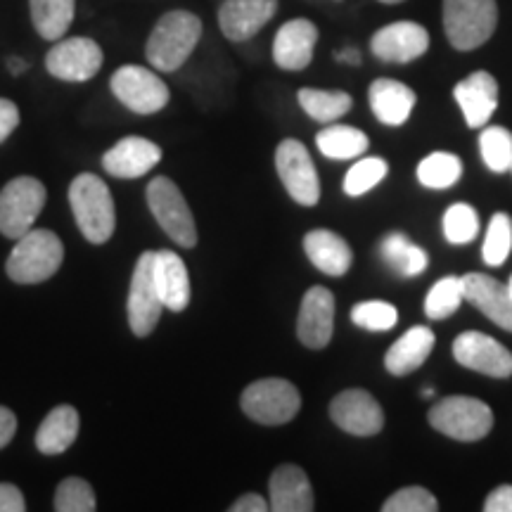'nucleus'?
I'll use <instances>...</instances> for the list:
<instances>
[{"label":"nucleus","mask_w":512,"mask_h":512,"mask_svg":"<svg viewBox=\"0 0 512 512\" xmlns=\"http://www.w3.org/2000/svg\"><path fill=\"white\" fill-rule=\"evenodd\" d=\"M202 38V19L188 10H171L159 19L145 43V57L157 72H178Z\"/></svg>","instance_id":"obj_1"},{"label":"nucleus","mask_w":512,"mask_h":512,"mask_svg":"<svg viewBox=\"0 0 512 512\" xmlns=\"http://www.w3.org/2000/svg\"><path fill=\"white\" fill-rule=\"evenodd\" d=\"M76 226L91 245H105L117 230V209L107 183L95 174H79L69 185Z\"/></svg>","instance_id":"obj_2"},{"label":"nucleus","mask_w":512,"mask_h":512,"mask_svg":"<svg viewBox=\"0 0 512 512\" xmlns=\"http://www.w3.org/2000/svg\"><path fill=\"white\" fill-rule=\"evenodd\" d=\"M64 261V245L53 230L31 228L17 240L8 256V278L19 285L46 283L60 271Z\"/></svg>","instance_id":"obj_3"},{"label":"nucleus","mask_w":512,"mask_h":512,"mask_svg":"<svg viewBox=\"0 0 512 512\" xmlns=\"http://www.w3.org/2000/svg\"><path fill=\"white\" fill-rule=\"evenodd\" d=\"M430 425L439 434L456 441H482L494 430V411L475 396H444L430 408Z\"/></svg>","instance_id":"obj_4"},{"label":"nucleus","mask_w":512,"mask_h":512,"mask_svg":"<svg viewBox=\"0 0 512 512\" xmlns=\"http://www.w3.org/2000/svg\"><path fill=\"white\" fill-rule=\"evenodd\" d=\"M496 0H444V31L456 50H477L494 36Z\"/></svg>","instance_id":"obj_5"},{"label":"nucleus","mask_w":512,"mask_h":512,"mask_svg":"<svg viewBox=\"0 0 512 512\" xmlns=\"http://www.w3.org/2000/svg\"><path fill=\"white\" fill-rule=\"evenodd\" d=\"M240 408L249 420L259 425L275 427L297 418L302 408V394L290 380L283 377H266L245 387L240 396Z\"/></svg>","instance_id":"obj_6"},{"label":"nucleus","mask_w":512,"mask_h":512,"mask_svg":"<svg viewBox=\"0 0 512 512\" xmlns=\"http://www.w3.org/2000/svg\"><path fill=\"white\" fill-rule=\"evenodd\" d=\"M147 207H150L152 216H155L159 228L169 235L176 245L185 249H192L197 245V226L192 219V211L188 207V200L183 197L181 188L166 176L152 178L145 190Z\"/></svg>","instance_id":"obj_7"},{"label":"nucleus","mask_w":512,"mask_h":512,"mask_svg":"<svg viewBox=\"0 0 512 512\" xmlns=\"http://www.w3.org/2000/svg\"><path fill=\"white\" fill-rule=\"evenodd\" d=\"M48 192L34 176H17L0 190V233L5 238L19 240L24 233L34 228L43 207H46Z\"/></svg>","instance_id":"obj_8"},{"label":"nucleus","mask_w":512,"mask_h":512,"mask_svg":"<svg viewBox=\"0 0 512 512\" xmlns=\"http://www.w3.org/2000/svg\"><path fill=\"white\" fill-rule=\"evenodd\" d=\"M110 88L121 105L136 114H157L162 112L171 100L169 86L152 72V69L140 67V64H124L112 74Z\"/></svg>","instance_id":"obj_9"},{"label":"nucleus","mask_w":512,"mask_h":512,"mask_svg":"<svg viewBox=\"0 0 512 512\" xmlns=\"http://www.w3.org/2000/svg\"><path fill=\"white\" fill-rule=\"evenodd\" d=\"M275 169L290 197L302 207H316L320 200V181L316 164L304 143L287 138L275 150Z\"/></svg>","instance_id":"obj_10"},{"label":"nucleus","mask_w":512,"mask_h":512,"mask_svg":"<svg viewBox=\"0 0 512 512\" xmlns=\"http://www.w3.org/2000/svg\"><path fill=\"white\" fill-rule=\"evenodd\" d=\"M105 55L93 38L74 36L60 38L46 55V69L55 79L67 83H83L98 76Z\"/></svg>","instance_id":"obj_11"},{"label":"nucleus","mask_w":512,"mask_h":512,"mask_svg":"<svg viewBox=\"0 0 512 512\" xmlns=\"http://www.w3.org/2000/svg\"><path fill=\"white\" fill-rule=\"evenodd\" d=\"M453 358L460 366L475 373L508 380L512 377V351L491 335L479 330H465L453 339Z\"/></svg>","instance_id":"obj_12"},{"label":"nucleus","mask_w":512,"mask_h":512,"mask_svg":"<svg viewBox=\"0 0 512 512\" xmlns=\"http://www.w3.org/2000/svg\"><path fill=\"white\" fill-rule=\"evenodd\" d=\"M152 261H155V252H143L138 256L131 290H128V325L136 337H150L164 311L155 275H152Z\"/></svg>","instance_id":"obj_13"},{"label":"nucleus","mask_w":512,"mask_h":512,"mask_svg":"<svg viewBox=\"0 0 512 512\" xmlns=\"http://www.w3.org/2000/svg\"><path fill=\"white\" fill-rule=\"evenodd\" d=\"M330 420L354 437H375L384 427V411L366 389H344L330 401Z\"/></svg>","instance_id":"obj_14"},{"label":"nucleus","mask_w":512,"mask_h":512,"mask_svg":"<svg viewBox=\"0 0 512 512\" xmlns=\"http://www.w3.org/2000/svg\"><path fill=\"white\" fill-rule=\"evenodd\" d=\"M430 48V34L418 22H392L377 29L370 38V50L380 62L408 64Z\"/></svg>","instance_id":"obj_15"},{"label":"nucleus","mask_w":512,"mask_h":512,"mask_svg":"<svg viewBox=\"0 0 512 512\" xmlns=\"http://www.w3.org/2000/svg\"><path fill=\"white\" fill-rule=\"evenodd\" d=\"M335 332V294L316 285L304 294L297 318V337L306 349H325Z\"/></svg>","instance_id":"obj_16"},{"label":"nucleus","mask_w":512,"mask_h":512,"mask_svg":"<svg viewBox=\"0 0 512 512\" xmlns=\"http://www.w3.org/2000/svg\"><path fill=\"white\" fill-rule=\"evenodd\" d=\"M159 162H162V147L140 136L121 138L102 155V169L121 181L147 176Z\"/></svg>","instance_id":"obj_17"},{"label":"nucleus","mask_w":512,"mask_h":512,"mask_svg":"<svg viewBox=\"0 0 512 512\" xmlns=\"http://www.w3.org/2000/svg\"><path fill=\"white\" fill-rule=\"evenodd\" d=\"M318 27L311 19H290L278 29L273 41V62L285 72H304L313 60Z\"/></svg>","instance_id":"obj_18"},{"label":"nucleus","mask_w":512,"mask_h":512,"mask_svg":"<svg viewBox=\"0 0 512 512\" xmlns=\"http://www.w3.org/2000/svg\"><path fill=\"white\" fill-rule=\"evenodd\" d=\"M278 12V0H226L219 10L221 34L233 43L254 38Z\"/></svg>","instance_id":"obj_19"},{"label":"nucleus","mask_w":512,"mask_h":512,"mask_svg":"<svg viewBox=\"0 0 512 512\" xmlns=\"http://www.w3.org/2000/svg\"><path fill=\"white\" fill-rule=\"evenodd\" d=\"M460 278H463V297L467 302L498 328L512 332V294L508 285L486 273H465Z\"/></svg>","instance_id":"obj_20"},{"label":"nucleus","mask_w":512,"mask_h":512,"mask_svg":"<svg viewBox=\"0 0 512 512\" xmlns=\"http://www.w3.org/2000/svg\"><path fill=\"white\" fill-rule=\"evenodd\" d=\"M465 124L470 128H482L489 124L498 110V81L489 72H472L453 88Z\"/></svg>","instance_id":"obj_21"},{"label":"nucleus","mask_w":512,"mask_h":512,"mask_svg":"<svg viewBox=\"0 0 512 512\" xmlns=\"http://www.w3.org/2000/svg\"><path fill=\"white\" fill-rule=\"evenodd\" d=\"M268 505L275 512H311L316 508L309 475L302 467L292 463L275 467L268 479Z\"/></svg>","instance_id":"obj_22"},{"label":"nucleus","mask_w":512,"mask_h":512,"mask_svg":"<svg viewBox=\"0 0 512 512\" xmlns=\"http://www.w3.org/2000/svg\"><path fill=\"white\" fill-rule=\"evenodd\" d=\"M152 275L164 309L181 313L190 304V273L183 259L169 249H159L152 261Z\"/></svg>","instance_id":"obj_23"},{"label":"nucleus","mask_w":512,"mask_h":512,"mask_svg":"<svg viewBox=\"0 0 512 512\" xmlns=\"http://www.w3.org/2000/svg\"><path fill=\"white\" fill-rule=\"evenodd\" d=\"M370 110L384 126H403L415 110L418 95L411 86L396 79H377L368 91Z\"/></svg>","instance_id":"obj_24"},{"label":"nucleus","mask_w":512,"mask_h":512,"mask_svg":"<svg viewBox=\"0 0 512 512\" xmlns=\"http://www.w3.org/2000/svg\"><path fill=\"white\" fill-rule=\"evenodd\" d=\"M304 252L309 256L311 264L320 273L330 275V278H342V275L349 273L351 264H354V252H351L349 242L342 235L325 228L306 233Z\"/></svg>","instance_id":"obj_25"},{"label":"nucleus","mask_w":512,"mask_h":512,"mask_svg":"<svg viewBox=\"0 0 512 512\" xmlns=\"http://www.w3.org/2000/svg\"><path fill=\"white\" fill-rule=\"evenodd\" d=\"M434 344H437L434 332L427 325H415V328L403 332L389 347L387 354H384V368H387L389 375L396 377L411 375L413 370H418L430 358Z\"/></svg>","instance_id":"obj_26"},{"label":"nucleus","mask_w":512,"mask_h":512,"mask_svg":"<svg viewBox=\"0 0 512 512\" xmlns=\"http://www.w3.org/2000/svg\"><path fill=\"white\" fill-rule=\"evenodd\" d=\"M79 413L74 406H55L36 432V448L43 456H60L79 437Z\"/></svg>","instance_id":"obj_27"},{"label":"nucleus","mask_w":512,"mask_h":512,"mask_svg":"<svg viewBox=\"0 0 512 512\" xmlns=\"http://www.w3.org/2000/svg\"><path fill=\"white\" fill-rule=\"evenodd\" d=\"M316 145L323 157L344 162V159H361V155H366L370 140L361 128L332 124L325 126L323 131H318Z\"/></svg>","instance_id":"obj_28"},{"label":"nucleus","mask_w":512,"mask_h":512,"mask_svg":"<svg viewBox=\"0 0 512 512\" xmlns=\"http://www.w3.org/2000/svg\"><path fill=\"white\" fill-rule=\"evenodd\" d=\"M29 10L38 36L55 43L72 27L76 0H29Z\"/></svg>","instance_id":"obj_29"},{"label":"nucleus","mask_w":512,"mask_h":512,"mask_svg":"<svg viewBox=\"0 0 512 512\" xmlns=\"http://www.w3.org/2000/svg\"><path fill=\"white\" fill-rule=\"evenodd\" d=\"M382 259L384 264L392 268L394 273L406 275V278H413V275H420L430 266V256L418 245H413L411 240L403 233H392L382 240Z\"/></svg>","instance_id":"obj_30"},{"label":"nucleus","mask_w":512,"mask_h":512,"mask_svg":"<svg viewBox=\"0 0 512 512\" xmlns=\"http://www.w3.org/2000/svg\"><path fill=\"white\" fill-rule=\"evenodd\" d=\"M299 105L309 114L313 121L320 124H332V121L342 119L351 110L354 100L344 91H320V88H302L297 93Z\"/></svg>","instance_id":"obj_31"},{"label":"nucleus","mask_w":512,"mask_h":512,"mask_svg":"<svg viewBox=\"0 0 512 512\" xmlns=\"http://www.w3.org/2000/svg\"><path fill=\"white\" fill-rule=\"evenodd\" d=\"M415 176H418V181L425 188H453L460 181V176H463V162H460L458 155H451V152H432V155H427L418 164Z\"/></svg>","instance_id":"obj_32"},{"label":"nucleus","mask_w":512,"mask_h":512,"mask_svg":"<svg viewBox=\"0 0 512 512\" xmlns=\"http://www.w3.org/2000/svg\"><path fill=\"white\" fill-rule=\"evenodd\" d=\"M463 278L458 275H446L437 280L425 297V316L430 320H444L453 316L463 304Z\"/></svg>","instance_id":"obj_33"},{"label":"nucleus","mask_w":512,"mask_h":512,"mask_svg":"<svg viewBox=\"0 0 512 512\" xmlns=\"http://www.w3.org/2000/svg\"><path fill=\"white\" fill-rule=\"evenodd\" d=\"M479 155L486 169L494 174H505L512 166V133L503 126H486L479 133Z\"/></svg>","instance_id":"obj_34"},{"label":"nucleus","mask_w":512,"mask_h":512,"mask_svg":"<svg viewBox=\"0 0 512 512\" xmlns=\"http://www.w3.org/2000/svg\"><path fill=\"white\" fill-rule=\"evenodd\" d=\"M512 252V219L505 211L491 216L489 228H486V238L482 245V259L486 266L498 268L508 261Z\"/></svg>","instance_id":"obj_35"},{"label":"nucleus","mask_w":512,"mask_h":512,"mask_svg":"<svg viewBox=\"0 0 512 512\" xmlns=\"http://www.w3.org/2000/svg\"><path fill=\"white\" fill-rule=\"evenodd\" d=\"M441 228H444V238L451 242V245H467V242H472L479 235L477 209L465 202L451 204V207L446 209Z\"/></svg>","instance_id":"obj_36"},{"label":"nucleus","mask_w":512,"mask_h":512,"mask_svg":"<svg viewBox=\"0 0 512 512\" xmlns=\"http://www.w3.org/2000/svg\"><path fill=\"white\" fill-rule=\"evenodd\" d=\"M389 174V164L382 157H363L344 176V192L349 197H361L377 188Z\"/></svg>","instance_id":"obj_37"},{"label":"nucleus","mask_w":512,"mask_h":512,"mask_svg":"<svg viewBox=\"0 0 512 512\" xmlns=\"http://www.w3.org/2000/svg\"><path fill=\"white\" fill-rule=\"evenodd\" d=\"M53 508L57 512H95L98 503H95L93 486L81 477L62 479L55 491Z\"/></svg>","instance_id":"obj_38"},{"label":"nucleus","mask_w":512,"mask_h":512,"mask_svg":"<svg viewBox=\"0 0 512 512\" xmlns=\"http://www.w3.org/2000/svg\"><path fill=\"white\" fill-rule=\"evenodd\" d=\"M351 320L361 330L387 332L399 323V311L394 304L382 302V299H370V302H361L351 309Z\"/></svg>","instance_id":"obj_39"},{"label":"nucleus","mask_w":512,"mask_h":512,"mask_svg":"<svg viewBox=\"0 0 512 512\" xmlns=\"http://www.w3.org/2000/svg\"><path fill=\"white\" fill-rule=\"evenodd\" d=\"M384 512H437L439 501L425 486H406L392 494L382 505Z\"/></svg>","instance_id":"obj_40"},{"label":"nucleus","mask_w":512,"mask_h":512,"mask_svg":"<svg viewBox=\"0 0 512 512\" xmlns=\"http://www.w3.org/2000/svg\"><path fill=\"white\" fill-rule=\"evenodd\" d=\"M19 126V110L8 98H0V143H5Z\"/></svg>","instance_id":"obj_41"},{"label":"nucleus","mask_w":512,"mask_h":512,"mask_svg":"<svg viewBox=\"0 0 512 512\" xmlns=\"http://www.w3.org/2000/svg\"><path fill=\"white\" fill-rule=\"evenodd\" d=\"M27 503H24V494L15 484L0 482V512H24Z\"/></svg>","instance_id":"obj_42"},{"label":"nucleus","mask_w":512,"mask_h":512,"mask_svg":"<svg viewBox=\"0 0 512 512\" xmlns=\"http://www.w3.org/2000/svg\"><path fill=\"white\" fill-rule=\"evenodd\" d=\"M486 512H512V484H501L484 501Z\"/></svg>","instance_id":"obj_43"},{"label":"nucleus","mask_w":512,"mask_h":512,"mask_svg":"<svg viewBox=\"0 0 512 512\" xmlns=\"http://www.w3.org/2000/svg\"><path fill=\"white\" fill-rule=\"evenodd\" d=\"M268 510H271V505H268V501L261 494H245L230 505V512H268Z\"/></svg>","instance_id":"obj_44"},{"label":"nucleus","mask_w":512,"mask_h":512,"mask_svg":"<svg viewBox=\"0 0 512 512\" xmlns=\"http://www.w3.org/2000/svg\"><path fill=\"white\" fill-rule=\"evenodd\" d=\"M17 434V418L10 408L0 406V451L10 444L12 437Z\"/></svg>","instance_id":"obj_45"},{"label":"nucleus","mask_w":512,"mask_h":512,"mask_svg":"<svg viewBox=\"0 0 512 512\" xmlns=\"http://www.w3.org/2000/svg\"><path fill=\"white\" fill-rule=\"evenodd\" d=\"M335 60L347 62V64H351V67H358V64H361V53H358L356 48H344L342 53H335Z\"/></svg>","instance_id":"obj_46"},{"label":"nucleus","mask_w":512,"mask_h":512,"mask_svg":"<svg viewBox=\"0 0 512 512\" xmlns=\"http://www.w3.org/2000/svg\"><path fill=\"white\" fill-rule=\"evenodd\" d=\"M5 64H8V72L12 76H22L29 69V62L24 60V57H15V55L8 57V62H5Z\"/></svg>","instance_id":"obj_47"},{"label":"nucleus","mask_w":512,"mask_h":512,"mask_svg":"<svg viewBox=\"0 0 512 512\" xmlns=\"http://www.w3.org/2000/svg\"><path fill=\"white\" fill-rule=\"evenodd\" d=\"M422 396H425V399H432L434 389L432 387H425V389H422Z\"/></svg>","instance_id":"obj_48"},{"label":"nucleus","mask_w":512,"mask_h":512,"mask_svg":"<svg viewBox=\"0 0 512 512\" xmlns=\"http://www.w3.org/2000/svg\"><path fill=\"white\" fill-rule=\"evenodd\" d=\"M380 3H387V5H396V3H403V0H380Z\"/></svg>","instance_id":"obj_49"},{"label":"nucleus","mask_w":512,"mask_h":512,"mask_svg":"<svg viewBox=\"0 0 512 512\" xmlns=\"http://www.w3.org/2000/svg\"><path fill=\"white\" fill-rule=\"evenodd\" d=\"M508 290H510V294H512V278H510V283H508Z\"/></svg>","instance_id":"obj_50"},{"label":"nucleus","mask_w":512,"mask_h":512,"mask_svg":"<svg viewBox=\"0 0 512 512\" xmlns=\"http://www.w3.org/2000/svg\"><path fill=\"white\" fill-rule=\"evenodd\" d=\"M510 171H512V166H510Z\"/></svg>","instance_id":"obj_51"}]
</instances>
